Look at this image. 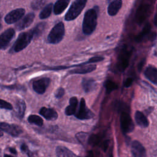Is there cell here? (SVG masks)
Wrapping results in <instances>:
<instances>
[{"mask_svg": "<svg viewBox=\"0 0 157 157\" xmlns=\"http://www.w3.org/2000/svg\"><path fill=\"white\" fill-rule=\"evenodd\" d=\"M97 18V11L95 9H90L85 12L82 23V31L85 35H90L95 30Z\"/></svg>", "mask_w": 157, "mask_h": 157, "instance_id": "cell-1", "label": "cell"}, {"mask_svg": "<svg viewBox=\"0 0 157 157\" xmlns=\"http://www.w3.org/2000/svg\"><path fill=\"white\" fill-rule=\"evenodd\" d=\"M65 34L64 25L60 21L54 26L47 37V42L49 44H56L61 41Z\"/></svg>", "mask_w": 157, "mask_h": 157, "instance_id": "cell-2", "label": "cell"}, {"mask_svg": "<svg viewBox=\"0 0 157 157\" xmlns=\"http://www.w3.org/2000/svg\"><path fill=\"white\" fill-rule=\"evenodd\" d=\"M87 0H75L65 15L66 21H72L75 19L83 10Z\"/></svg>", "mask_w": 157, "mask_h": 157, "instance_id": "cell-3", "label": "cell"}, {"mask_svg": "<svg viewBox=\"0 0 157 157\" xmlns=\"http://www.w3.org/2000/svg\"><path fill=\"white\" fill-rule=\"evenodd\" d=\"M33 38V36L31 31L21 33L13 44V51L18 52L23 50L29 44Z\"/></svg>", "mask_w": 157, "mask_h": 157, "instance_id": "cell-4", "label": "cell"}, {"mask_svg": "<svg viewBox=\"0 0 157 157\" xmlns=\"http://www.w3.org/2000/svg\"><path fill=\"white\" fill-rule=\"evenodd\" d=\"M120 126L123 133L131 132L134 130V124L128 113L125 112L121 113L120 116Z\"/></svg>", "mask_w": 157, "mask_h": 157, "instance_id": "cell-5", "label": "cell"}, {"mask_svg": "<svg viewBox=\"0 0 157 157\" xmlns=\"http://www.w3.org/2000/svg\"><path fill=\"white\" fill-rule=\"evenodd\" d=\"M75 116L79 120H88L92 118L94 115V113L87 108L84 98H82L80 102L79 108L77 113H75Z\"/></svg>", "mask_w": 157, "mask_h": 157, "instance_id": "cell-6", "label": "cell"}, {"mask_svg": "<svg viewBox=\"0 0 157 157\" xmlns=\"http://www.w3.org/2000/svg\"><path fill=\"white\" fill-rule=\"evenodd\" d=\"M50 83V79L47 77H43L34 81L33 83V90L38 94H44Z\"/></svg>", "mask_w": 157, "mask_h": 157, "instance_id": "cell-7", "label": "cell"}, {"mask_svg": "<svg viewBox=\"0 0 157 157\" xmlns=\"http://www.w3.org/2000/svg\"><path fill=\"white\" fill-rule=\"evenodd\" d=\"M0 130L8 133L13 137L18 136L23 132L22 129L19 126L16 124H10L4 122L0 123Z\"/></svg>", "mask_w": 157, "mask_h": 157, "instance_id": "cell-8", "label": "cell"}, {"mask_svg": "<svg viewBox=\"0 0 157 157\" xmlns=\"http://www.w3.org/2000/svg\"><path fill=\"white\" fill-rule=\"evenodd\" d=\"M25 10L24 9L20 8L13 10L9 12L5 17V21L8 24H12L20 20L24 15Z\"/></svg>", "mask_w": 157, "mask_h": 157, "instance_id": "cell-9", "label": "cell"}, {"mask_svg": "<svg viewBox=\"0 0 157 157\" xmlns=\"http://www.w3.org/2000/svg\"><path fill=\"white\" fill-rule=\"evenodd\" d=\"M15 36V31L12 29H8L0 36V48L5 49L10 42Z\"/></svg>", "mask_w": 157, "mask_h": 157, "instance_id": "cell-10", "label": "cell"}, {"mask_svg": "<svg viewBox=\"0 0 157 157\" xmlns=\"http://www.w3.org/2000/svg\"><path fill=\"white\" fill-rule=\"evenodd\" d=\"M131 153L133 157H147L145 148L137 140H134L132 142Z\"/></svg>", "mask_w": 157, "mask_h": 157, "instance_id": "cell-11", "label": "cell"}, {"mask_svg": "<svg viewBox=\"0 0 157 157\" xmlns=\"http://www.w3.org/2000/svg\"><path fill=\"white\" fill-rule=\"evenodd\" d=\"M35 15L33 13H29L25 15L19 22L16 25V28L18 30H23L29 26L34 19Z\"/></svg>", "mask_w": 157, "mask_h": 157, "instance_id": "cell-12", "label": "cell"}, {"mask_svg": "<svg viewBox=\"0 0 157 157\" xmlns=\"http://www.w3.org/2000/svg\"><path fill=\"white\" fill-rule=\"evenodd\" d=\"M39 113L47 120L53 121L58 118L57 112L54 109L50 108L43 107L40 109Z\"/></svg>", "mask_w": 157, "mask_h": 157, "instance_id": "cell-13", "label": "cell"}, {"mask_svg": "<svg viewBox=\"0 0 157 157\" xmlns=\"http://www.w3.org/2000/svg\"><path fill=\"white\" fill-rule=\"evenodd\" d=\"M144 74L146 78L154 85L157 84V70L155 67L153 66H148L144 72Z\"/></svg>", "mask_w": 157, "mask_h": 157, "instance_id": "cell-14", "label": "cell"}, {"mask_svg": "<svg viewBox=\"0 0 157 157\" xmlns=\"http://www.w3.org/2000/svg\"><path fill=\"white\" fill-rule=\"evenodd\" d=\"M82 86L85 92L90 93L96 89L97 85L94 80L90 78H84L82 81Z\"/></svg>", "mask_w": 157, "mask_h": 157, "instance_id": "cell-15", "label": "cell"}, {"mask_svg": "<svg viewBox=\"0 0 157 157\" xmlns=\"http://www.w3.org/2000/svg\"><path fill=\"white\" fill-rule=\"evenodd\" d=\"M122 6V0H115L110 2L108 8L107 12L110 16L115 15Z\"/></svg>", "mask_w": 157, "mask_h": 157, "instance_id": "cell-16", "label": "cell"}, {"mask_svg": "<svg viewBox=\"0 0 157 157\" xmlns=\"http://www.w3.org/2000/svg\"><path fill=\"white\" fill-rule=\"evenodd\" d=\"M71 0H58L54 4L53 12L55 15H59L67 8Z\"/></svg>", "mask_w": 157, "mask_h": 157, "instance_id": "cell-17", "label": "cell"}, {"mask_svg": "<svg viewBox=\"0 0 157 157\" xmlns=\"http://www.w3.org/2000/svg\"><path fill=\"white\" fill-rule=\"evenodd\" d=\"M135 120L136 123L142 128H147L149 125V122L145 115L140 111H136L135 113Z\"/></svg>", "mask_w": 157, "mask_h": 157, "instance_id": "cell-18", "label": "cell"}, {"mask_svg": "<svg viewBox=\"0 0 157 157\" xmlns=\"http://www.w3.org/2000/svg\"><path fill=\"white\" fill-rule=\"evenodd\" d=\"M56 154L58 157H78L72 151L63 146H58L56 148Z\"/></svg>", "mask_w": 157, "mask_h": 157, "instance_id": "cell-19", "label": "cell"}, {"mask_svg": "<svg viewBox=\"0 0 157 157\" xmlns=\"http://www.w3.org/2000/svg\"><path fill=\"white\" fill-rule=\"evenodd\" d=\"M96 68V66L95 64H90L88 66H83L79 68H76L69 71V74H85L86 73L91 72L95 70Z\"/></svg>", "mask_w": 157, "mask_h": 157, "instance_id": "cell-20", "label": "cell"}, {"mask_svg": "<svg viewBox=\"0 0 157 157\" xmlns=\"http://www.w3.org/2000/svg\"><path fill=\"white\" fill-rule=\"evenodd\" d=\"M78 105V100L76 97H72L69 100V105L65 109L66 115L70 116L75 113L76 108Z\"/></svg>", "mask_w": 157, "mask_h": 157, "instance_id": "cell-21", "label": "cell"}, {"mask_svg": "<svg viewBox=\"0 0 157 157\" xmlns=\"http://www.w3.org/2000/svg\"><path fill=\"white\" fill-rule=\"evenodd\" d=\"M46 26H47V24L45 23L42 22L37 24L34 28L31 29V31L32 32L33 37H38L40 36H41V34L43 33L44 31L45 30Z\"/></svg>", "mask_w": 157, "mask_h": 157, "instance_id": "cell-22", "label": "cell"}, {"mask_svg": "<svg viewBox=\"0 0 157 157\" xmlns=\"http://www.w3.org/2000/svg\"><path fill=\"white\" fill-rule=\"evenodd\" d=\"M16 107H17V115L18 117L20 118H22L24 116L25 109H26V104L23 100L19 99L16 104Z\"/></svg>", "mask_w": 157, "mask_h": 157, "instance_id": "cell-23", "label": "cell"}, {"mask_svg": "<svg viewBox=\"0 0 157 157\" xmlns=\"http://www.w3.org/2000/svg\"><path fill=\"white\" fill-rule=\"evenodd\" d=\"M53 9V4L50 3L45 6L39 14V18L42 20L47 18L51 15L52 10Z\"/></svg>", "mask_w": 157, "mask_h": 157, "instance_id": "cell-24", "label": "cell"}, {"mask_svg": "<svg viewBox=\"0 0 157 157\" xmlns=\"http://www.w3.org/2000/svg\"><path fill=\"white\" fill-rule=\"evenodd\" d=\"M28 121L31 124H36L38 126H41L43 125V119L36 115H31L28 118Z\"/></svg>", "mask_w": 157, "mask_h": 157, "instance_id": "cell-25", "label": "cell"}, {"mask_svg": "<svg viewBox=\"0 0 157 157\" xmlns=\"http://www.w3.org/2000/svg\"><path fill=\"white\" fill-rule=\"evenodd\" d=\"M104 86L106 90V92L107 93H111L112 91L117 90L118 88V85L110 80H107L104 83Z\"/></svg>", "mask_w": 157, "mask_h": 157, "instance_id": "cell-26", "label": "cell"}, {"mask_svg": "<svg viewBox=\"0 0 157 157\" xmlns=\"http://www.w3.org/2000/svg\"><path fill=\"white\" fill-rule=\"evenodd\" d=\"M87 142L93 146L98 145L101 142V137L98 134H93L88 137Z\"/></svg>", "mask_w": 157, "mask_h": 157, "instance_id": "cell-27", "label": "cell"}, {"mask_svg": "<svg viewBox=\"0 0 157 157\" xmlns=\"http://www.w3.org/2000/svg\"><path fill=\"white\" fill-rule=\"evenodd\" d=\"M46 0H34L31 4V7L33 10H39L45 4Z\"/></svg>", "mask_w": 157, "mask_h": 157, "instance_id": "cell-28", "label": "cell"}, {"mask_svg": "<svg viewBox=\"0 0 157 157\" xmlns=\"http://www.w3.org/2000/svg\"><path fill=\"white\" fill-rule=\"evenodd\" d=\"M76 137L80 143H82L83 145H85L86 142V139H88V134L86 132H80L77 134Z\"/></svg>", "mask_w": 157, "mask_h": 157, "instance_id": "cell-29", "label": "cell"}, {"mask_svg": "<svg viewBox=\"0 0 157 157\" xmlns=\"http://www.w3.org/2000/svg\"><path fill=\"white\" fill-rule=\"evenodd\" d=\"M150 29V26H149L148 24H147V25L144 27V29H143V31H142V33H141L140 34H139L136 37V41H137V42L140 41V40L143 39L144 36H145L146 34H147V33L149 32Z\"/></svg>", "mask_w": 157, "mask_h": 157, "instance_id": "cell-30", "label": "cell"}, {"mask_svg": "<svg viewBox=\"0 0 157 157\" xmlns=\"http://www.w3.org/2000/svg\"><path fill=\"white\" fill-rule=\"evenodd\" d=\"M0 108L7 110H12L13 109V107L9 102H6L4 100L0 99Z\"/></svg>", "mask_w": 157, "mask_h": 157, "instance_id": "cell-31", "label": "cell"}, {"mask_svg": "<svg viewBox=\"0 0 157 157\" xmlns=\"http://www.w3.org/2000/svg\"><path fill=\"white\" fill-rule=\"evenodd\" d=\"M64 93H65V91H64V88H59L56 91V92L55 93V96L56 98H61L64 94Z\"/></svg>", "mask_w": 157, "mask_h": 157, "instance_id": "cell-32", "label": "cell"}, {"mask_svg": "<svg viewBox=\"0 0 157 157\" xmlns=\"http://www.w3.org/2000/svg\"><path fill=\"white\" fill-rule=\"evenodd\" d=\"M104 58L103 57H101V56H94V57H93V58H91L88 61V63L90 64V63H96V62H99V61H101L102 60H104Z\"/></svg>", "mask_w": 157, "mask_h": 157, "instance_id": "cell-33", "label": "cell"}, {"mask_svg": "<svg viewBox=\"0 0 157 157\" xmlns=\"http://www.w3.org/2000/svg\"><path fill=\"white\" fill-rule=\"evenodd\" d=\"M21 150L23 152L26 153L28 156H31V153L30 151L29 150L28 146H27L25 144H21Z\"/></svg>", "mask_w": 157, "mask_h": 157, "instance_id": "cell-34", "label": "cell"}, {"mask_svg": "<svg viewBox=\"0 0 157 157\" xmlns=\"http://www.w3.org/2000/svg\"><path fill=\"white\" fill-rule=\"evenodd\" d=\"M132 78H128L125 80L124 82V85L125 87H129L132 83Z\"/></svg>", "mask_w": 157, "mask_h": 157, "instance_id": "cell-35", "label": "cell"}, {"mask_svg": "<svg viewBox=\"0 0 157 157\" xmlns=\"http://www.w3.org/2000/svg\"><path fill=\"white\" fill-rule=\"evenodd\" d=\"M145 59H144L143 60H142V61L139 63L138 66H137V69H138V70H139V72L141 71V70H142V67H143V66H144V64H145Z\"/></svg>", "mask_w": 157, "mask_h": 157, "instance_id": "cell-36", "label": "cell"}, {"mask_svg": "<svg viewBox=\"0 0 157 157\" xmlns=\"http://www.w3.org/2000/svg\"><path fill=\"white\" fill-rule=\"evenodd\" d=\"M87 157H96V156H94V155L93 151H90L88 153Z\"/></svg>", "mask_w": 157, "mask_h": 157, "instance_id": "cell-37", "label": "cell"}, {"mask_svg": "<svg viewBox=\"0 0 157 157\" xmlns=\"http://www.w3.org/2000/svg\"><path fill=\"white\" fill-rule=\"evenodd\" d=\"M9 150H10V151L11 153H13V154H17V151H16V150H15V148H9Z\"/></svg>", "mask_w": 157, "mask_h": 157, "instance_id": "cell-38", "label": "cell"}, {"mask_svg": "<svg viewBox=\"0 0 157 157\" xmlns=\"http://www.w3.org/2000/svg\"><path fill=\"white\" fill-rule=\"evenodd\" d=\"M156 15H155V18H154V23H155V25H156Z\"/></svg>", "mask_w": 157, "mask_h": 157, "instance_id": "cell-39", "label": "cell"}, {"mask_svg": "<svg viewBox=\"0 0 157 157\" xmlns=\"http://www.w3.org/2000/svg\"><path fill=\"white\" fill-rule=\"evenodd\" d=\"M4 157H13V156H10V155H4Z\"/></svg>", "mask_w": 157, "mask_h": 157, "instance_id": "cell-40", "label": "cell"}, {"mask_svg": "<svg viewBox=\"0 0 157 157\" xmlns=\"http://www.w3.org/2000/svg\"><path fill=\"white\" fill-rule=\"evenodd\" d=\"M3 136V134L1 132H0V137H1V136Z\"/></svg>", "mask_w": 157, "mask_h": 157, "instance_id": "cell-41", "label": "cell"}, {"mask_svg": "<svg viewBox=\"0 0 157 157\" xmlns=\"http://www.w3.org/2000/svg\"><path fill=\"white\" fill-rule=\"evenodd\" d=\"M109 2H112L113 0H107Z\"/></svg>", "mask_w": 157, "mask_h": 157, "instance_id": "cell-42", "label": "cell"}, {"mask_svg": "<svg viewBox=\"0 0 157 157\" xmlns=\"http://www.w3.org/2000/svg\"><path fill=\"white\" fill-rule=\"evenodd\" d=\"M1 23H0V30H1Z\"/></svg>", "mask_w": 157, "mask_h": 157, "instance_id": "cell-43", "label": "cell"}]
</instances>
